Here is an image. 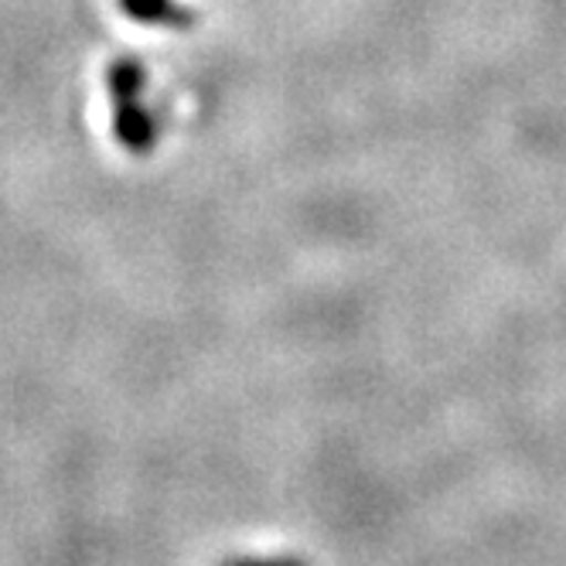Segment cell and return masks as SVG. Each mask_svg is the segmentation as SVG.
<instances>
[{
	"label": "cell",
	"mask_w": 566,
	"mask_h": 566,
	"mask_svg": "<svg viewBox=\"0 0 566 566\" xmlns=\"http://www.w3.org/2000/svg\"><path fill=\"white\" fill-rule=\"evenodd\" d=\"M124 8H127L130 18H140V21L168 18V0H124Z\"/></svg>",
	"instance_id": "obj_2"
},
{
	"label": "cell",
	"mask_w": 566,
	"mask_h": 566,
	"mask_svg": "<svg viewBox=\"0 0 566 566\" xmlns=\"http://www.w3.org/2000/svg\"><path fill=\"white\" fill-rule=\"evenodd\" d=\"M144 86V69L134 62H116L109 69V90L116 96V134L127 150L147 154L154 147V119L144 106H137Z\"/></svg>",
	"instance_id": "obj_1"
}]
</instances>
